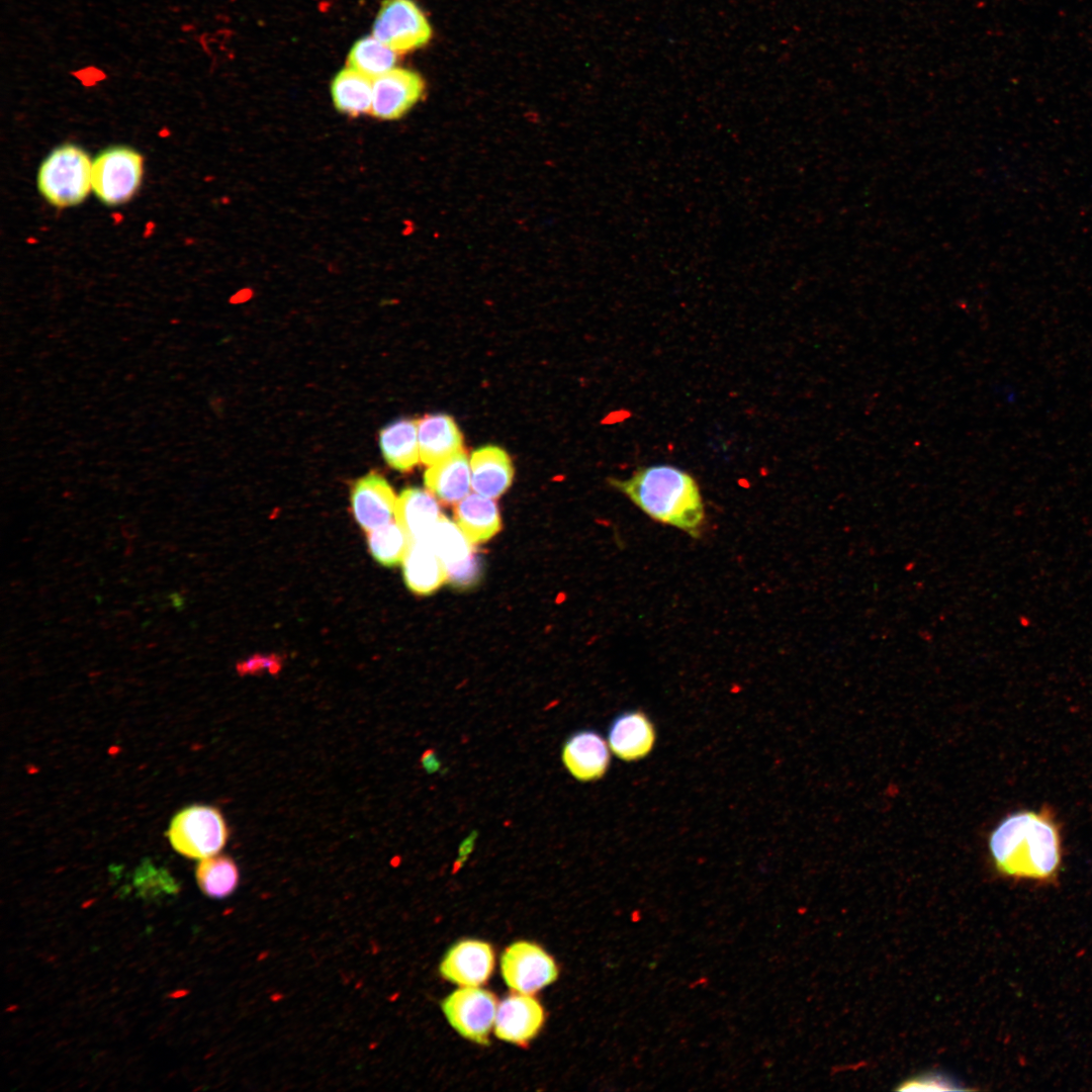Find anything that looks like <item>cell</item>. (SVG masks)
Returning a JSON list of instances; mask_svg holds the SVG:
<instances>
[{"mask_svg":"<svg viewBox=\"0 0 1092 1092\" xmlns=\"http://www.w3.org/2000/svg\"><path fill=\"white\" fill-rule=\"evenodd\" d=\"M544 1022L541 1004L530 994L512 995L498 1005L494 1020L495 1035L505 1041L524 1044L540 1031Z\"/></svg>","mask_w":1092,"mask_h":1092,"instance_id":"cell-12","label":"cell"},{"mask_svg":"<svg viewBox=\"0 0 1092 1092\" xmlns=\"http://www.w3.org/2000/svg\"><path fill=\"white\" fill-rule=\"evenodd\" d=\"M953 1079L938 1073H929L904 1082L899 1091H953L963 1090Z\"/></svg>","mask_w":1092,"mask_h":1092,"instance_id":"cell-27","label":"cell"},{"mask_svg":"<svg viewBox=\"0 0 1092 1092\" xmlns=\"http://www.w3.org/2000/svg\"><path fill=\"white\" fill-rule=\"evenodd\" d=\"M422 764L424 768L429 772L435 771L439 767V761L432 750L426 751L424 753V755L422 756Z\"/></svg>","mask_w":1092,"mask_h":1092,"instance_id":"cell-31","label":"cell"},{"mask_svg":"<svg viewBox=\"0 0 1092 1092\" xmlns=\"http://www.w3.org/2000/svg\"><path fill=\"white\" fill-rule=\"evenodd\" d=\"M493 966V950L487 942L464 939L448 949L440 964V973L461 987H478L488 980Z\"/></svg>","mask_w":1092,"mask_h":1092,"instance_id":"cell-10","label":"cell"},{"mask_svg":"<svg viewBox=\"0 0 1092 1092\" xmlns=\"http://www.w3.org/2000/svg\"><path fill=\"white\" fill-rule=\"evenodd\" d=\"M379 444L385 461L394 469L406 471L419 461L418 424L399 420L387 425L379 434Z\"/></svg>","mask_w":1092,"mask_h":1092,"instance_id":"cell-22","label":"cell"},{"mask_svg":"<svg viewBox=\"0 0 1092 1092\" xmlns=\"http://www.w3.org/2000/svg\"><path fill=\"white\" fill-rule=\"evenodd\" d=\"M397 53L373 34L354 42L348 54V67L375 78L395 67Z\"/></svg>","mask_w":1092,"mask_h":1092,"instance_id":"cell-25","label":"cell"},{"mask_svg":"<svg viewBox=\"0 0 1092 1092\" xmlns=\"http://www.w3.org/2000/svg\"><path fill=\"white\" fill-rule=\"evenodd\" d=\"M121 532L122 535L129 540L133 539L138 535V530L132 524H124L121 527Z\"/></svg>","mask_w":1092,"mask_h":1092,"instance_id":"cell-32","label":"cell"},{"mask_svg":"<svg viewBox=\"0 0 1092 1092\" xmlns=\"http://www.w3.org/2000/svg\"><path fill=\"white\" fill-rule=\"evenodd\" d=\"M431 24L414 0H384L373 22L372 34L397 54L428 44Z\"/></svg>","mask_w":1092,"mask_h":1092,"instance_id":"cell-6","label":"cell"},{"mask_svg":"<svg viewBox=\"0 0 1092 1092\" xmlns=\"http://www.w3.org/2000/svg\"><path fill=\"white\" fill-rule=\"evenodd\" d=\"M281 668V661L275 656H255L242 663H239L237 669L240 674L245 675L247 673H257L262 670L269 671L274 674Z\"/></svg>","mask_w":1092,"mask_h":1092,"instance_id":"cell-29","label":"cell"},{"mask_svg":"<svg viewBox=\"0 0 1092 1092\" xmlns=\"http://www.w3.org/2000/svg\"><path fill=\"white\" fill-rule=\"evenodd\" d=\"M656 740L651 719L641 710L620 713L608 730V743L612 752L624 761H637L647 756Z\"/></svg>","mask_w":1092,"mask_h":1092,"instance_id":"cell-13","label":"cell"},{"mask_svg":"<svg viewBox=\"0 0 1092 1092\" xmlns=\"http://www.w3.org/2000/svg\"><path fill=\"white\" fill-rule=\"evenodd\" d=\"M168 837L180 854L202 859L217 854L223 848L229 830L219 810L211 806L192 805L174 816Z\"/></svg>","mask_w":1092,"mask_h":1092,"instance_id":"cell-4","label":"cell"},{"mask_svg":"<svg viewBox=\"0 0 1092 1092\" xmlns=\"http://www.w3.org/2000/svg\"><path fill=\"white\" fill-rule=\"evenodd\" d=\"M479 563L474 555L465 562L446 568L447 580L456 586H469L477 580Z\"/></svg>","mask_w":1092,"mask_h":1092,"instance_id":"cell-28","label":"cell"},{"mask_svg":"<svg viewBox=\"0 0 1092 1092\" xmlns=\"http://www.w3.org/2000/svg\"><path fill=\"white\" fill-rule=\"evenodd\" d=\"M397 498L389 483L371 472L358 479L351 492V504L358 524L367 532L380 528L395 517Z\"/></svg>","mask_w":1092,"mask_h":1092,"instance_id":"cell-11","label":"cell"},{"mask_svg":"<svg viewBox=\"0 0 1092 1092\" xmlns=\"http://www.w3.org/2000/svg\"><path fill=\"white\" fill-rule=\"evenodd\" d=\"M421 460L433 465L462 448V436L452 418L447 415H428L418 423Z\"/></svg>","mask_w":1092,"mask_h":1092,"instance_id":"cell-17","label":"cell"},{"mask_svg":"<svg viewBox=\"0 0 1092 1092\" xmlns=\"http://www.w3.org/2000/svg\"><path fill=\"white\" fill-rule=\"evenodd\" d=\"M411 541V537L397 521L370 531L368 535V546L372 556L384 566L400 563Z\"/></svg>","mask_w":1092,"mask_h":1092,"instance_id":"cell-26","label":"cell"},{"mask_svg":"<svg viewBox=\"0 0 1092 1092\" xmlns=\"http://www.w3.org/2000/svg\"><path fill=\"white\" fill-rule=\"evenodd\" d=\"M441 517L438 502L424 489L406 488L397 498L395 518L412 541H428Z\"/></svg>","mask_w":1092,"mask_h":1092,"instance_id":"cell-16","label":"cell"},{"mask_svg":"<svg viewBox=\"0 0 1092 1092\" xmlns=\"http://www.w3.org/2000/svg\"><path fill=\"white\" fill-rule=\"evenodd\" d=\"M332 101L338 112L359 117L371 112L373 78L350 67L339 71L331 83Z\"/></svg>","mask_w":1092,"mask_h":1092,"instance_id":"cell-20","label":"cell"},{"mask_svg":"<svg viewBox=\"0 0 1092 1092\" xmlns=\"http://www.w3.org/2000/svg\"><path fill=\"white\" fill-rule=\"evenodd\" d=\"M428 543L445 569L461 564L474 556L472 542L458 525L444 516L434 526Z\"/></svg>","mask_w":1092,"mask_h":1092,"instance_id":"cell-24","label":"cell"},{"mask_svg":"<svg viewBox=\"0 0 1092 1092\" xmlns=\"http://www.w3.org/2000/svg\"><path fill=\"white\" fill-rule=\"evenodd\" d=\"M506 984L515 992L533 994L553 983L558 970L553 959L539 945L529 941L512 943L500 959Z\"/></svg>","mask_w":1092,"mask_h":1092,"instance_id":"cell-8","label":"cell"},{"mask_svg":"<svg viewBox=\"0 0 1092 1092\" xmlns=\"http://www.w3.org/2000/svg\"><path fill=\"white\" fill-rule=\"evenodd\" d=\"M425 92V80L418 72L394 67L373 79L370 113L383 121L399 119L421 101Z\"/></svg>","mask_w":1092,"mask_h":1092,"instance_id":"cell-9","label":"cell"},{"mask_svg":"<svg viewBox=\"0 0 1092 1092\" xmlns=\"http://www.w3.org/2000/svg\"><path fill=\"white\" fill-rule=\"evenodd\" d=\"M652 520L697 538L705 509L700 487L687 471L667 464L638 468L628 479L612 481Z\"/></svg>","mask_w":1092,"mask_h":1092,"instance_id":"cell-2","label":"cell"},{"mask_svg":"<svg viewBox=\"0 0 1092 1092\" xmlns=\"http://www.w3.org/2000/svg\"><path fill=\"white\" fill-rule=\"evenodd\" d=\"M425 483L441 500L453 504L464 498L471 485V468L459 451L433 465L425 473Z\"/></svg>","mask_w":1092,"mask_h":1092,"instance_id":"cell-18","label":"cell"},{"mask_svg":"<svg viewBox=\"0 0 1092 1092\" xmlns=\"http://www.w3.org/2000/svg\"><path fill=\"white\" fill-rule=\"evenodd\" d=\"M457 525L472 543L489 540L500 530L496 504L478 493L467 494L455 507Z\"/></svg>","mask_w":1092,"mask_h":1092,"instance_id":"cell-21","label":"cell"},{"mask_svg":"<svg viewBox=\"0 0 1092 1092\" xmlns=\"http://www.w3.org/2000/svg\"><path fill=\"white\" fill-rule=\"evenodd\" d=\"M196 881L200 890L210 898L221 899L230 896L240 881L239 869L228 855H212L200 859L196 871Z\"/></svg>","mask_w":1092,"mask_h":1092,"instance_id":"cell-23","label":"cell"},{"mask_svg":"<svg viewBox=\"0 0 1092 1092\" xmlns=\"http://www.w3.org/2000/svg\"><path fill=\"white\" fill-rule=\"evenodd\" d=\"M406 585L420 595H429L447 580L443 563L428 541H411L403 558Z\"/></svg>","mask_w":1092,"mask_h":1092,"instance_id":"cell-19","label":"cell"},{"mask_svg":"<svg viewBox=\"0 0 1092 1092\" xmlns=\"http://www.w3.org/2000/svg\"><path fill=\"white\" fill-rule=\"evenodd\" d=\"M144 171L143 156L129 147H110L92 163V189L106 205L128 201L138 191Z\"/></svg>","mask_w":1092,"mask_h":1092,"instance_id":"cell-5","label":"cell"},{"mask_svg":"<svg viewBox=\"0 0 1092 1092\" xmlns=\"http://www.w3.org/2000/svg\"><path fill=\"white\" fill-rule=\"evenodd\" d=\"M471 486L483 496L495 498L511 485L514 469L508 454L496 446L476 450L470 459Z\"/></svg>","mask_w":1092,"mask_h":1092,"instance_id":"cell-15","label":"cell"},{"mask_svg":"<svg viewBox=\"0 0 1092 1092\" xmlns=\"http://www.w3.org/2000/svg\"><path fill=\"white\" fill-rule=\"evenodd\" d=\"M989 850L1001 874L1049 881L1061 864L1060 826L1050 809L1011 813L991 832Z\"/></svg>","mask_w":1092,"mask_h":1092,"instance_id":"cell-1","label":"cell"},{"mask_svg":"<svg viewBox=\"0 0 1092 1092\" xmlns=\"http://www.w3.org/2000/svg\"><path fill=\"white\" fill-rule=\"evenodd\" d=\"M610 751L603 736L594 730L571 734L562 747V761L568 771L582 782L596 781L607 772Z\"/></svg>","mask_w":1092,"mask_h":1092,"instance_id":"cell-14","label":"cell"},{"mask_svg":"<svg viewBox=\"0 0 1092 1092\" xmlns=\"http://www.w3.org/2000/svg\"><path fill=\"white\" fill-rule=\"evenodd\" d=\"M92 162L88 154L76 145H62L43 160L37 174L41 195L57 207H69L82 202L91 184Z\"/></svg>","mask_w":1092,"mask_h":1092,"instance_id":"cell-3","label":"cell"},{"mask_svg":"<svg viewBox=\"0 0 1092 1092\" xmlns=\"http://www.w3.org/2000/svg\"><path fill=\"white\" fill-rule=\"evenodd\" d=\"M73 76L80 80L84 85H93L101 80H104L106 73L97 66L89 65L81 68L77 71L71 72Z\"/></svg>","mask_w":1092,"mask_h":1092,"instance_id":"cell-30","label":"cell"},{"mask_svg":"<svg viewBox=\"0 0 1092 1092\" xmlns=\"http://www.w3.org/2000/svg\"><path fill=\"white\" fill-rule=\"evenodd\" d=\"M442 1010L451 1026L463 1037L487 1044L494 1025L497 1002L492 993L479 987H463L442 1002Z\"/></svg>","mask_w":1092,"mask_h":1092,"instance_id":"cell-7","label":"cell"}]
</instances>
